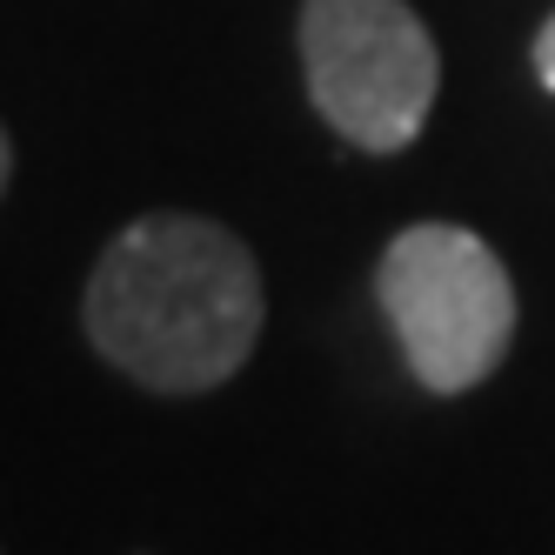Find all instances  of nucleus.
<instances>
[{
	"instance_id": "obj_1",
	"label": "nucleus",
	"mask_w": 555,
	"mask_h": 555,
	"mask_svg": "<svg viewBox=\"0 0 555 555\" xmlns=\"http://www.w3.org/2000/svg\"><path fill=\"white\" fill-rule=\"evenodd\" d=\"M101 362L162 395L221 388L261 335V268L202 215H141L107 242L81 301Z\"/></svg>"
},
{
	"instance_id": "obj_2",
	"label": "nucleus",
	"mask_w": 555,
	"mask_h": 555,
	"mask_svg": "<svg viewBox=\"0 0 555 555\" xmlns=\"http://www.w3.org/2000/svg\"><path fill=\"white\" fill-rule=\"evenodd\" d=\"M382 314L395 322L409 369L435 395L489 382L515 335V288L502 255L455 221H415L375 268Z\"/></svg>"
},
{
	"instance_id": "obj_3",
	"label": "nucleus",
	"mask_w": 555,
	"mask_h": 555,
	"mask_svg": "<svg viewBox=\"0 0 555 555\" xmlns=\"http://www.w3.org/2000/svg\"><path fill=\"white\" fill-rule=\"evenodd\" d=\"M301 67L314 114L369 154L409 147L442 88L435 34L409 0H308Z\"/></svg>"
},
{
	"instance_id": "obj_4",
	"label": "nucleus",
	"mask_w": 555,
	"mask_h": 555,
	"mask_svg": "<svg viewBox=\"0 0 555 555\" xmlns=\"http://www.w3.org/2000/svg\"><path fill=\"white\" fill-rule=\"evenodd\" d=\"M535 74H542V88L555 94V14H548L542 34H535Z\"/></svg>"
},
{
	"instance_id": "obj_5",
	"label": "nucleus",
	"mask_w": 555,
	"mask_h": 555,
	"mask_svg": "<svg viewBox=\"0 0 555 555\" xmlns=\"http://www.w3.org/2000/svg\"><path fill=\"white\" fill-rule=\"evenodd\" d=\"M8 175H14V147H8V128H0V194H8Z\"/></svg>"
}]
</instances>
